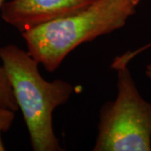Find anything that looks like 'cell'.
<instances>
[{
	"label": "cell",
	"instance_id": "obj_8",
	"mask_svg": "<svg viewBox=\"0 0 151 151\" xmlns=\"http://www.w3.org/2000/svg\"><path fill=\"white\" fill-rule=\"evenodd\" d=\"M145 75L149 79H150L151 80V64H150V65H148L146 66Z\"/></svg>",
	"mask_w": 151,
	"mask_h": 151
},
{
	"label": "cell",
	"instance_id": "obj_3",
	"mask_svg": "<svg viewBox=\"0 0 151 151\" xmlns=\"http://www.w3.org/2000/svg\"><path fill=\"white\" fill-rule=\"evenodd\" d=\"M117 97L99 113L94 151H150L151 103L140 95L128 65L117 69Z\"/></svg>",
	"mask_w": 151,
	"mask_h": 151
},
{
	"label": "cell",
	"instance_id": "obj_2",
	"mask_svg": "<svg viewBox=\"0 0 151 151\" xmlns=\"http://www.w3.org/2000/svg\"><path fill=\"white\" fill-rule=\"evenodd\" d=\"M140 0H95L86 9L22 33L27 51L49 72L82 44L123 28Z\"/></svg>",
	"mask_w": 151,
	"mask_h": 151
},
{
	"label": "cell",
	"instance_id": "obj_7",
	"mask_svg": "<svg viewBox=\"0 0 151 151\" xmlns=\"http://www.w3.org/2000/svg\"><path fill=\"white\" fill-rule=\"evenodd\" d=\"M150 47L151 42L150 43L147 44V45H145V46H143V47H141V48L135 50L134 51H128V52L124 53V54H123L122 55L117 56V57L113 60V63H112V65H111V67H112L113 69H114V70H116V69H118V68L121 67V66L128 65H129V63L130 60H132L134 59L136 55H139L140 53H142L143 51H145L147 49L150 48Z\"/></svg>",
	"mask_w": 151,
	"mask_h": 151
},
{
	"label": "cell",
	"instance_id": "obj_9",
	"mask_svg": "<svg viewBox=\"0 0 151 151\" xmlns=\"http://www.w3.org/2000/svg\"><path fill=\"white\" fill-rule=\"evenodd\" d=\"M7 1H8V0H0V11H1L3 6H4V4H5Z\"/></svg>",
	"mask_w": 151,
	"mask_h": 151
},
{
	"label": "cell",
	"instance_id": "obj_4",
	"mask_svg": "<svg viewBox=\"0 0 151 151\" xmlns=\"http://www.w3.org/2000/svg\"><path fill=\"white\" fill-rule=\"evenodd\" d=\"M95 0H8L1 9L4 21L24 33L71 15Z\"/></svg>",
	"mask_w": 151,
	"mask_h": 151
},
{
	"label": "cell",
	"instance_id": "obj_6",
	"mask_svg": "<svg viewBox=\"0 0 151 151\" xmlns=\"http://www.w3.org/2000/svg\"><path fill=\"white\" fill-rule=\"evenodd\" d=\"M14 113V111L0 103V151L6 150L2 136L11 128L15 118Z\"/></svg>",
	"mask_w": 151,
	"mask_h": 151
},
{
	"label": "cell",
	"instance_id": "obj_1",
	"mask_svg": "<svg viewBox=\"0 0 151 151\" xmlns=\"http://www.w3.org/2000/svg\"><path fill=\"white\" fill-rule=\"evenodd\" d=\"M0 60L10 82L18 108L26 125L35 151H61L53 125L55 110L68 102L75 92L70 82L47 81L38 62L15 45L0 47Z\"/></svg>",
	"mask_w": 151,
	"mask_h": 151
},
{
	"label": "cell",
	"instance_id": "obj_5",
	"mask_svg": "<svg viewBox=\"0 0 151 151\" xmlns=\"http://www.w3.org/2000/svg\"><path fill=\"white\" fill-rule=\"evenodd\" d=\"M0 103L14 112L19 110L10 82L3 65H0Z\"/></svg>",
	"mask_w": 151,
	"mask_h": 151
}]
</instances>
